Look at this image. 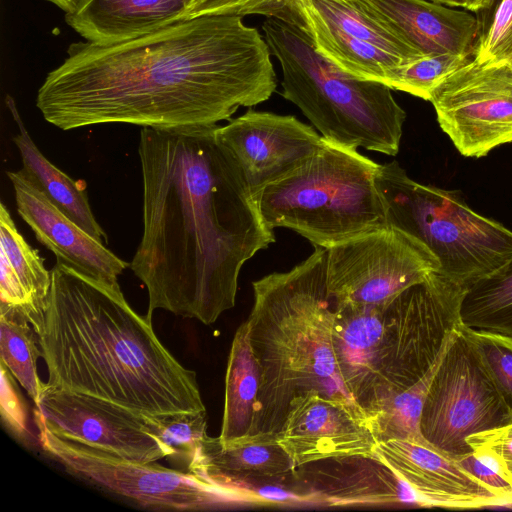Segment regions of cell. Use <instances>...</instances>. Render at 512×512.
Returning <instances> with one entry per match:
<instances>
[{"label":"cell","mask_w":512,"mask_h":512,"mask_svg":"<svg viewBox=\"0 0 512 512\" xmlns=\"http://www.w3.org/2000/svg\"><path fill=\"white\" fill-rule=\"evenodd\" d=\"M375 183L388 224L425 244L439 272L464 287L512 258V231L465 203L457 191L411 179L397 161L379 164Z\"/></svg>","instance_id":"52a82bcc"},{"label":"cell","mask_w":512,"mask_h":512,"mask_svg":"<svg viewBox=\"0 0 512 512\" xmlns=\"http://www.w3.org/2000/svg\"><path fill=\"white\" fill-rule=\"evenodd\" d=\"M467 443L474 452L487 458L512 485V423L470 435Z\"/></svg>","instance_id":"836d02e7"},{"label":"cell","mask_w":512,"mask_h":512,"mask_svg":"<svg viewBox=\"0 0 512 512\" xmlns=\"http://www.w3.org/2000/svg\"><path fill=\"white\" fill-rule=\"evenodd\" d=\"M437 365L416 385L390 401L370 422L378 442L406 439L427 444L420 433L419 424L424 399Z\"/></svg>","instance_id":"83f0119b"},{"label":"cell","mask_w":512,"mask_h":512,"mask_svg":"<svg viewBox=\"0 0 512 512\" xmlns=\"http://www.w3.org/2000/svg\"><path fill=\"white\" fill-rule=\"evenodd\" d=\"M0 204V306L25 318L37 334L48 306L51 271L19 232L5 204Z\"/></svg>","instance_id":"603a6c76"},{"label":"cell","mask_w":512,"mask_h":512,"mask_svg":"<svg viewBox=\"0 0 512 512\" xmlns=\"http://www.w3.org/2000/svg\"><path fill=\"white\" fill-rule=\"evenodd\" d=\"M378 167L357 149L323 138L302 165L255 198L270 227L291 229L328 249L388 225L375 183Z\"/></svg>","instance_id":"8992f818"},{"label":"cell","mask_w":512,"mask_h":512,"mask_svg":"<svg viewBox=\"0 0 512 512\" xmlns=\"http://www.w3.org/2000/svg\"><path fill=\"white\" fill-rule=\"evenodd\" d=\"M215 137L235 160L254 196L297 169L323 143L312 126L292 115L252 109L218 125Z\"/></svg>","instance_id":"2e32d148"},{"label":"cell","mask_w":512,"mask_h":512,"mask_svg":"<svg viewBox=\"0 0 512 512\" xmlns=\"http://www.w3.org/2000/svg\"><path fill=\"white\" fill-rule=\"evenodd\" d=\"M295 475L314 505L424 507L410 486L374 456L316 460L296 466Z\"/></svg>","instance_id":"ffe728a7"},{"label":"cell","mask_w":512,"mask_h":512,"mask_svg":"<svg viewBox=\"0 0 512 512\" xmlns=\"http://www.w3.org/2000/svg\"><path fill=\"white\" fill-rule=\"evenodd\" d=\"M42 449L70 474L152 510L204 511L240 504L191 472L128 460L62 438L35 420Z\"/></svg>","instance_id":"30bf717a"},{"label":"cell","mask_w":512,"mask_h":512,"mask_svg":"<svg viewBox=\"0 0 512 512\" xmlns=\"http://www.w3.org/2000/svg\"><path fill=\"white\" fill-rule=\"evenodd\" d=\"M314 247L291 270L252 283L254 303L246 322L262 375L255 436L276 437L291 400L308 391L357 405L341 379L333 347L327 249Z\"/></svg>","instance_id":"277c9868"},{"label":"cell","mask_w":512,"mask_h":512,"mask_svg":"<svg viewBox=\"0 0 512 512\" xmlns=\"http://www.w3.org/2000/svg\"><path fill=\"white\" fill-rule=\"evenodd\" d=\"M19 216L36 239L75 270L119 285L118 277L130 266L57 208L21 170L8 171Z\"/></svg>","instance_id":"ac0fdd59"},{"label":"cell","mask_w":512,"mask_h":512,"mask_svg":"<svg viewBox=\"0 0 512 512\" xmlns=\"http://www.w3.org/2000/svg\"><path fill=\"white\" fill-rule=\"evenodd\" d=\"M12 114L18 127L13 142L20 153L22 171L57 208L94 238L106 243L107 234L92 212L85 184L52 164L32 140L16 109Z\"/></svg>","instance_id":"d4e9b609"},{"label":"cell","mask_w":512,"mask_h":512,"mask_svg":"<svg viewBox=\"0 0 512 512\" xmlns=\"http://www.w3.org/2000/svg\"><path fill=\"white\" fill-rule=\"evenodd\" d=\"M290 7L316 51L357 78L395 90L401 69L425 56L352 0H291Z\"/></svg>","instance_id":"7c38bea8"},{"label":"cell","mask_w":512,"mask_h":512,"mask_svg":"<svg viewBox=\"0 0 512 512\" xmlns=\"http://www.w3.org/2000/svg\"><path fill=\"white\" fill-rule=\"evenodd\" d=\"M29 322L15 311L0 306L1 363L38 403L45 383L37 374V360L42 357L39 340Z\"/></svg>","instance_id":"4316f807"},{"label":"cell","mask_w":512,"mask_h":512,"mask_svg":"<svg viewBox=\"0 0 512 512\" xmlns=\"http://www.w3.org/2000/svg\"><path fill=\"white\" fill-rule=\"evenodd\" d=\"M374 457L406 482L424 507L473 509L505 505L455 459L428 444L406 439L379 441Z\"/></svg>","instance_id":"d6986e66"},{"label":"cell","mask_w":512,"mask_h":512,"mask_svg":"<svg viewBox=\"0 0 512 512\" xmlns=\"http://www.w3.org/2000/svg\"><path fill=\"white\" fill-rule=\"evenodd\" d=\"M8 369L1 363L2 372V414L10 427L18 433L26 430L25 413L15 393Z\"/></svg>","instance_id":"d590c367"},{"label":"cell","mask_w":512,"mask_h":512,"mask_svg":"<svg viewBox=\"0 0 512 512\" xmlns=\"http://www.w3.org/2000/svg\"><path fill=\"white\" fill-rule=\"evenodd\" d=\"M51 275L37 333L48 386L148 416L206 412L196 373L163 346L119 285L60 261Z\"/></svg>","instance_id":"3957f363"},{"label":"cell","mask_w":512,"mask_h":512,"mask_svg":"<svg viewBox=\"0 0 512 512\" xmlns=\"http://www.w3.org/2000/svg\"><path fill=\"white\" fill-rule=\"evenodd\" d=\"M512 56V0H497L487 31L479 38L473 60L496 64Z\"/></svg>","instance_id":"d6a6232c"},{"label":"cell","mask_w":512,"mask_h":512,"mask_svg":"<svg viewBox=\"0 0 512 512\" xmlns=\"http://www.w3.org/2000/svg\"><path fill=\"white\" fill-rule=\"evenodd\" d=\"M465 290L463 285L434 271L386 304L385 335L365 412L369 423L438 364L461 325L460 306Z\"/></svg>","instance_id":"ba28073f"},{"label":"cell","mask_w":512,"mask_h":512,"mask_svg":"<svg viewBox=\"0 0 512 512\" xmlns=\"http://www.w3.org/2000/svg\"><path fill=\"white\" fill-rule=\"evenodd\" d=\"M470 60L467 55H425L401 69L395 90L429 101L435 88Z\"/></svg>","instance_id":"f546056e"},{"label":"cell","mask_w":512,"mask_h":512,"mask_svg":"<svg viewBox=\"0 0 512 512\" xmlns=\"http://www.w3.org/2000/svg\"><path fill=\"white\" fill-rule=\"evenodd\" d=\"M295 468L275 436L257 435L223 447L218 437L207 435L188 471L221 488L240 504H309Z\"/></svg>","instance_id":"5bb4252c"},{"label":"cell","mask_w":512,"mask_h":512,"mask_svg":"<svg viewBox=\"0 0 512 512\" xmlns=\"http://www.w3.org/2000/svg\"><path fill=\"white\" fill-rule=\"evenodd\" d=\"M148 428L172 451L170 459L189 468L203 439L207 436L206 412L167 416L145 415Z\"/></svg>","instance_id":"f1b7e54d"},{"label":"cell","mask_w":512,"mask_h":512,"mask_svg":"<svg viewBox=\"0 0 512 512\" xmlns=\"http://www.w3.org/2000/svg\"><path fill=\"white\" fill-rule=\"evenodd\" d=\"M461 329L477 350L502 398L512 410V338L475 330Z\"/></svg>","instance_id":"4dcf8cb0"},{"label":"cell","mask_w":512,"mask_h":512,"mask_svg":"<svg viewBox=\"0 0 512 512\" xmlns=\"http://www.w3.org/2000/svg\"><path fill=\"white\" fill-rule=\"evenodd\" d=\"M441 129L465 157L480 158L512 142V68L471 59L429 100Z\"/></svg>","instance_id":"4fadbf2b"},{"label":"cell","mask_w":512,"mask_h":512,"mask_svg":"<svg viewBox=\"0 0 512 512\" xmlns=\"http://www.w3.org/2000/svg\"><path fill=\"white\" fill-rule=\"evenodd\" d=\"M262 375L252 351L247 322L237 329L228 356L220 444L231 446L255 436Z\"/></svg>","instance_id":"cb8c5ba5"},{"label":"cell","mask_w":512,"mask_h":512,"mask_svg":"<svg viewBox=\"0 0 512 512\" xmlns=\"http://www.w3.org/2000/svg\"><path fill=\"white\" fill-rule=\"evenodd\" d=\"M192 0H77L66 23L87 42L130 41L184 20Z\"/></svg>","instance_id":"7402d4cb"},{"label":"cell","mask_w":512,"mask_h":512,"mask_svg":"<svg viewBox=\"0 0 512 512\" xmlns=\"http://www.w3.org/2000/svg\"><path fill=\"white\" fill-rule=\"evenodd\" d=\"M424 55H474L480 24L472 14L427 0H352Z\"/></svg>","instance_id":"44dd1931"},{"label":"cell","mask_w":512,"mask_h":512,"mask_svg":"<svg viewBox=\"0 0 512 512\" xmlns=\"http://www.w3.org/2000/svg\"><path fill=\"white\" fill-rule=\"evenodd\" d=\"M501 63H506L508 66H510L512 68V56H510L507 60H505Z\"/></svg>","instance_id":"ab89813d"},{"label":"cell","mask_w":512,"mask_h":512,"mask_svg":"<svg viewBox=\"0 0 512 512\" xmlns=\"http://www.w3.org/2000/svg\"><path fill=\"white\" fill-rule=\"evenodd\" d=\"M512 423L508 407L477 350L459 328L430 381L420 417L425 442L458 460L473 450L470 435Z\"/></svg>","instance_id":"9c48e42d"},{"label":"cell","mask_w":512,"mask_h":512,"mask_svg":"<svg viewBox=\"0 0 512 512\" xmlns=\"http://www.w3.org/2000/svg\"><path fill=\"white\" fill-rule=\"evenodd\" d=\"M35 420L54 434L119 457L152 463L172 456L147 426L144 414L45 383Z\"/></svg>","instance_id":"9a60e30c"},{"label":"cell","mask_w":512,"mask_h":512,"mask_svg":"<svg viewBox=\"0 0 512 512\" xmlns=\"http://www.w3.org/2000/svg\"><path fill=\"white\" fill-rule=\"evenodd\" d=\"M497 2V0H486L485 1V6H484V9H489L491 8L493 5H495Z\"/></svg>","instance_id":"f35d334b"},{"label":"cell","mask_w":512,"mask_h":512,"mask_svg":"<svg viewBox=\"0 0 512 512\" xmlns=\"http://www.w3.org/2000/svg\"><path fill=\"white\" fill-rule=\"evenodd\" d=\"M290 2L291 0H192L184 20L203 15H262L294 24Z\"/></svg>","instance_id":"1f68e13d"},{"label":"cell","mask_w":512,"mask_h":512,"mask_svg":"<svg viewBox=\"0 0 512 512\" xmlns=\"http://www.w3.org/2000/svg\"><path fill=\"white\" fill-rule=\"evenodd\" d=\"M456 461L466 472L497 494L505 505L512 504V485L500 475L487 458L472 451Z\"/></svg>","instance_id":"e575fe53"},{"label":"cell","mask_w":512,"mask_h":512,"mask_svg":"<svg viewBox=\"0 0 512 512\" xmlns=\"http://www.w3.org/2000/svg\"><path fill=\"white\" fill-rule=\"evenodd\" d=\"M282 73V96L328 141L395 156L406 118L391 90L350 75L320 55L297 25L278 18L262 24Z\"/></svg>","instance_id":"5b68a950"},{"label":"cell","mask_w":512,"mask_h":512,"mask_svg":"<svg viewBox=\"0 0 512 512\" xmlns=\"http://www.w3.org/2000/svg\"><path fill=\"white\" fill-rule=\"evenodd\" d=\"M142 128L143 233L130 269L157 309L214 323L235 306L243 265L273 228L215 128Z\"/></svg>","instance_id":"7a4b0ae2"},{"label":"cell","mask_w":512,"mask_h":512,"mask_svg":"<svg viewBox=\"0 0 512 512\" xmlns=\"http://www.w3.org/2000/svg\"><path fill=\"white\" fill-rule=\"evenodd\" d=\"M276 439L296 466L326 458L374 456L378 443L357 405L316 391L291 400Z\"/></svg>","instance_id":"e0dca14e"},{"label":"cell","mask_w":512,"mask_h":512,"mask_svg":"<svg viewBox=\"0 0 512 512\" xmlns=\"http://www.w3.org/2000/svg\"><path fill=\"white\" fill-rule=\"evenodd\" d=\"M486 0H464V8L469 11H480L484 10Z\"/></svg>","instance_id":"8d00e7d4"},{"label":"cell","mask_w":512,"mask_h":512,"mask_svg":"<svg viewBox=\"0 0 512 512\" xmlns=\"http://www.w3.org/2000/svg\"><path fill=\"white\" fill-rule=\"evenodd\" d=\"M433 2L445 4L450 7H463L464 8V0H432Z\"/></svg>","instance_id":"74e56055"},{"label":"cell","mask_w":512,"mask_h":512,"mask_svg":"<svg viewBox=\"0 0 512 512\" xmlns=\"http://www.w3.org/2000/svg\"><path fill=\"white\" fill-rule=\"evenodd\" d=\"M460 320L465 327L512 338V258L466 288Z\"/></svg>","instance_id":"484cf974"},{"label":"cell","mask_w":512,"mask_h":512,"mask_svg":"<svg viewBox=\"0 0 512 512\" xmlns=\"http://www.w3.org/2000/svg\"><path fill=\"white\" fill-rule=\"evenodd\" d=\"M439 268L425 244L388 224L327 249V289L336 307L382 306Z\"/></svg>","instance_id":"8fae6325"},{"label":"cell","mask_w":512,"mask_h":512,"mask_svg":"<svg viewBox=\"0 0 512 512\" xmlns=\"http://www.w3.org/2000/svg\"><path fill=\"white\" fill-rule=\"evenodd\" d=\"M271 55L265 37L236 15L185 19L113 45L80 41L47 74L36 106L65 131L100 124L209 128L272 96Z\"/></svg>","instance_id":"6da1fadb"}]
</instances>
